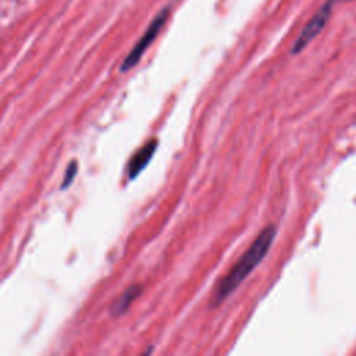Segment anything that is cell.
<instances>
[{"label": "cell", "instance_id": "obj_1", "mask_svg": "<svg viewBox=\"0 0 356 356\" xmlns=\"http://www.w3.org/2000/svg\"><path fill=\"white\" fill-rule=\"evenodd\" d=\"M275 235H277V227L274 224H269L260 231L248 250L242 255V258L233 266L228 274L220 281L213 296V306L223 303L224 300L248 278V275L260 265V262L269 253L270 248L274 242Z\"/></svg>", "mask_w": 356, "mask_h": 356}, {"label": "cell", "instance_id": "obj_2", "mask_svg": "<svg viewBox=\"0 0 356 356\" xmlns=\"http://www.w3.org/2000/svg\"><path fill=\"white\" fill-rule=\"evenodd\" d=\"M168 14H170V9L168 7H164L163 10L160 11L153 21L150 22V26L148 27V30L145 31V34L141 36V39L137 42V45L134 46L133 50L130 52L127 55V57L124 59V61L121 63V67H120V71L127 72L130 71L131 68L137 66L139 60L142 59L143 53L146 52L149 46L152 45L153 41L156 39V36L159 35V32L162 31L163 26L166 24V21L168 18Z\"/></svg>", "mask_w": 356, "mask_h": 356}, {"label": "cell", "instance_id": "obj_3", "mask_svg": "<svg viewBox=\"0 0 356 356\" xmlns=\"http://www.w3.org/2000/svg\"><path fill=\"white\" fill-rule=\"evenodd\" d=\"M336 3L337 0H326V3L321 6L320 9L317 10V13L312 17L311 21L306 24V27L302 30L299 36L296 38V41L294 42L292 49H291L292 55L300 53L306 46L315 39L316 36L320 34L321 31L324 30V27L327 26V22L330 20L331 11H333V7H334Z\"/></svg>", "mask_w": 356, "mask_h": 356}, {"label": "cell", "instance_id": "obj_4", "mask_svg": "<svg viewBox=\"0 0 356 356\" xmlns=\"http://www.w3.org/2000/svg\"><path fill=\"white\" fill-rule=\"evenodd\" d=\"M158 139H150L131 158L130 163H128V178L130 180H135L139 174L142 173L143 168L148 166L149 162L152 160L153 153L158 149Z\"/></svg>", "mask_w": 356, "mask_h": 356}, {"label": "cell", "instance_id": "obj_5", "mask_svg": "<svg viewBox=\"0 0 356 356\" xmlns=\"http://www.w3.org/2000/svg\"><path fill=\"white\" fill-rule=\"evenodd\" d=\"M142 284H134L131 285V287H128L127 290L122 292V295L114 302V305H113L112 309H110V313H112L114 317L124 315V313L128 311V308L133 305L134 300L137 299L138 296L142 294Z\"/></svg>", "mask_w": 356, "mask_h": 356}, {"label": "cell", "instance_id": "obj_6", "mask_svg": "<svg viewBox=\"0 0 356 356\" xmlns=\"http://www.w3.org/2000/svg\"><path fill=\"white\" fill-rule=\"evenodd\" d=\"M77 173H78V163H77L75 160H72L71 163L67 166V170H66V173H64V177H63V183H61L60 188L61 189L68 188V187L72 184V181H74Z\"/></svg>", "mask_w": 356, "mask_h": 356}, {"label": "cell", "instance_id": "obj_7", "mask_svg": "<svg viewBox=\"0 0 356 356\" xmlns=\"http://www.w3.org/2000/svg\"><path fill=\"white\" fill-rule=\"evenodd\" d=\"M337 2H352V0H337Z\"/></svg>", "mask_w": 356, "mask_h": 356}]
</instances>
